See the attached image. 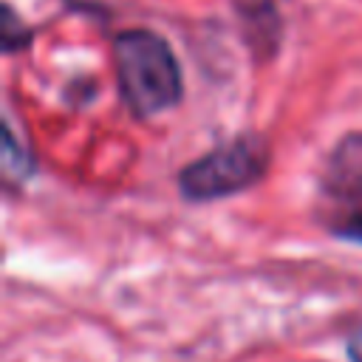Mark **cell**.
<instances>
[{
	"label": "cell",
	"mask_w": 362,
	"mask_h": 362,
	"mask_svg": "<svg viewBox=\"0 0 362 362\" xmlns=\"http://www.w3.org/2000/svg\"><path fill=\"white\" fill-rule=\"evenodd\" d=\"M34 167H37L34 156L28 153V147L23 141L17 144V136L11 133V122L6 119V124H3V170H6V175L23 181L34 173Z\"/></svg>",
	"instance_id": "5b68a950"
},
{
	"label": "cell",
	"mask_w": 362,
	"mask_h": 362,
	"mask_svg": "<svg viewBox=\"0 0 362 362\" xmlns=\"http://www.w3.org/2000/svg\"><path fill=\"white\" fill-rule=\"evenodd\" d=\"M322 189L345 204L362 206V133H345L328 153Z\"/></svg>",
	"instance_id": "3957f363"
},
{
	"label": "cell",
	"mask_w": 362,
	"mask_h": 362,
	"mask_svg": "<svg viewBox=\"0 0 362 362\" xmlns=\"http://www.w3.org/2000/svg\"><path fill=\"white\" fill-rule=\"evenodd\" d=\"M235 8L243 20V25H249V40L255 45L263 48H274L280 40V14L274 0H235Z\"/></svg>",
	"instance_id": "277c9868"
},
{
	"label": "cell",
	"mask_w": 362,
	"mask_h": 362,
	"mask_svg": "<svg viewBox=\"0 0 362 362\" xmlns=\"http://www.w3.org/2000/svg\"><path fill=\"white\" fill-rule=\"evenodd\" d=\"M331 232L342 240H351V243H362V206H351L345 215H339L334 223H331Z\"/></svg>",
	"instance_id": "52a82bcc"
},
{
	"label": "cell",
	"mask_w": 362,
	"mask_h": 362,
	"mask_svg": "<svg viewBox=\"0 0 362 362\" xmlns=\"http://www.w3.org/2000/svg\"><path fill=\"white\" fill-rule=\"evenodd\" d=\"M348 356L351 362H362V328L348 339Z\"/></svg>",
	"instance_id": "ba28073f"
},
{
	"label": "cell",
	"mask_w": 362,
	"mask_h": 362,
	"mask_svg": "<svg viewBox=\"0 0 362 362\" xmlns=\"http://www.w3.org/2000/svg\"><path fill=\"white\" fill-rule=\"evenodd\" d=\"M110 57L119 96L136 119H153L181 102V65L161 34L124 28L113 37Z\"/></svg>",
	"instance_id": "6da1fadb"
},
{
	"label": "cell",
	"mask_w": 362,
	"mask_h": 362,
	"mask_svg": "<svg viewBox=\"0 0 362 362\" xmlns=\"http://www.w3.org/2000/svg\"><path fill=\"white\" fill-rule=\"evenodd\" d=\"M31 37H34V28H28L25 20H20V17L14 14V8L6 3V6H3V25H0L3 51H6V54H14V51H20V48H28Z\"/></svg>",
	"instance_id": "8992f818"
},
{
	"label": "cell",
	"mask_w": 362,
	"mask_h": 362,
	"mask_svg": "<svg viewBox=\"0 0 362 362\" xmlns=\"http://www.w3.org/2000/svg\"><path fill=\"white\" fill-rule=\"evenodd\" d=\"M272 164V147L260 133H240L178 170V192L192 204H209L255 187Z\"/></svg>",
	"instance_id": "7a4b0ae2"
}]
</instances>
